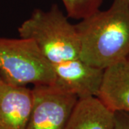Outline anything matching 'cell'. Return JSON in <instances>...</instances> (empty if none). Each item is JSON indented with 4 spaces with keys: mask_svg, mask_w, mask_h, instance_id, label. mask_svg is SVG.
<instances>
[{
    "mask_svg": "<svg viewBox=\"0 0 129 129\" xmlns=\"http://www.w3.org/2000/svg\"><path fill=\"white\" fill-rule=\"evenodd\" d=\"M33 105L25 129H64L78 101L77 95L53 85L32 88Z\"/></svg>",
    "mask_w": 129,
    "mask_h": 129,
    "instance_id": "obj_4",
    "label": "cell"
},
{
    "mask_svg": "<svg viewBox=\"0 0 129 129\" xmlns=\"http://www.w3.org/2000/svg\"><path fill=\"white\" fill-rule=\"evenodd\" d=\"M125 1H126V2H127V3H128L129 5V0H125Z\"/></svg>",
    "mask_w": 129,
    "mask_h": 129,
    "instance_id": "obj_10",
    "label": "cell"
},
{
    "mask_svg": "<svg viewBox=\"0 0 129 129\" xmlns=\"http://www.w3.org/2000/svg\"><path fill=\"white\" fill-rule=\"evenodd\" d=\"M97 97L113 112L129 113V57L104 70Z\"/></svg>",
    "mask_w": 129,
    "mask_h": 129,
    "instance_id": "obj_6",
    "label": "cell"
},
{
    "mask_svg": "<svg viewBox=\"0 0 129 129\" xmlns=\"http://www.w3.org/2000/svg\"><path fill=\"white\" fill-rule=\"evenodd\" d=\"M20 37L29 38L51 65L56 85L79 98L97 96L101 85L103 70L83 62L75 26L57 5L47 11L36 9L18 28Z\"/></svg>",
    "mask_w": 129,
    "mask_h": 129,
    "instance_id": "obj_1",
    "label": "cell"
},
{
    "mask_svg": "<svg viewBox=\"0 0 129 129\" xmlns=\"http://www.w3.org/2000/svg\"><path fill=\"white\" fill-rule=\"evenodd\" d=\"M68 16L75 19H84L99 10L103 0H62Z\"/></svg>",
    "mask_w": 129,
    "mask_h": 129,
    "instance_id": "obj_8",
    "label": "cell"
},
{
    "mask_svg": "<svg viewBox=\"0 0 129 129\" xmlns=\"http://www.w3.org/2000/svg\"><path fill=\"white\" fill-rule=\"evenodd\" d=\"M85 63L104 70L129 57V5L113 0L110 8L98 10L75 24Z\"/></svg>",
    "mask_w": 129,
    "mask_h": 129,
    "instance_id": "obj_2",
    "label": "cell"
},
{
    "mask_svg": "<svg viewBox=\"0 0 129 129\" xmlns=\"http://www.w3.org/2000/svg\"><path fill=\"white\" fill-rule=\"evenodd\" d=\"M0 76L17 85H53L55 75L35 41L0 37Z\"/></svg>",
    "mask_w": 129,
    "mask_h": 129,
    "instance_id": "obj_3",
    "label": "cell"
},
{
    "mask_svg": "<svg viewBox=\"0 0 129 129\" xmlns=\"http://www.w3.org/2000/svg\"><path fill=\"white\" fill-rule=\"evenodd\" d=\"M115 115V129H129V113L117 111Z\"/></svg>",
    "mask_w": 129,
    "mask_h": 129,
    "instance_id": "obj_9",
    "label": "cell"
},
{
    "mask_svg": "<svg viewBox=\"0 0 129 129\" xmlns=\"http://www.w3.org/2000/svg\"><path fill=\"white\" fill-rule=\"evenodd\" d=\"M33 105L32 90L0 78V129H25Z\"/></svg>",
    "mask_w": 129,
    "mask_h": 129,
    "instance_id": "obj_5",
    "label": "cell"
},
{
    "mask_svg": "<svg viewBox=\"0 0 129 129\" xmlns=\"http://www.w3.org/2000/svg\"><path fill=\"white\" fill-rule=\"evenodd\" d=\"M0 78H1V76H0Z\"/></svg>",
    "mask_w": 129,
    "mask_h": 129,
    "instance_id": "obj_11",
    "label": "cell"
},
{
    "mask_svg": "<svg viewBox=\"0 0 129 129\" xmlns=\"http://www.w3.org/2000/svg\"><path fill=\"white\" fill-rule=\"evenodd\" d=\"M64 129H115L114 112L97 96L79 98Z\"/></svg>",
    "mask_w": 129,
    "mask_h": 129,
    "instance_id": "obj_7",
    "label": "cell"
}]
</instances>
